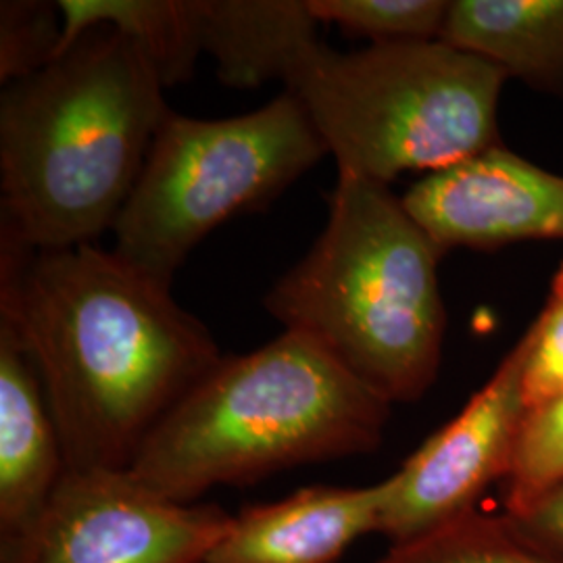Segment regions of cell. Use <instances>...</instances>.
Here are the masks:
<instances>
[{
    "instance_id": "cell-18",
    "label": "cell",
    "mask_w": 563,
    "mask_h": 563,
    "mask_svg": "<svg viewBox=\"0 0 563 563\" xmlns=\"http://www.w3.org/2000/svg\"><path fill=\"white\" fill-rule=\"evenodd\" d=\"M63 18L59 2H0V81L30 78L59 59Z\"/></svg>"
},
{
    "instance_id": "cell-11",
    "label": "cell",
    "mask_w": 563,
    "mask_h": 563,
    "mask_svg": "<svg viewBox=\"0 0 563 563\" xmlns=\"http://www.w3.org/2000/svg\"><path fill=\"white\" fill-rule=\"evenodd\" d=\"M67 472L38 369L0 322V549L21 541Z\"/></svg>"
},
{
    "instance_id": "cell-10",
    "label": "cell",
    "mask_w": 563,
    "mask_h": 563,
    "mask_svg": "<svg viewBox=\"0 0 563 563\" xmlns=\"http://www.w3.org/2000/svg\"><path fill=\"white\" fill-rule=\"evenodd\" d=\"M384 484L305 486L232 516L205 563H336L369 532H380Z\"/></svg>"
},
{
    "instance_id": "cell-3",
    "label": "cell",
    "mask_w": 563,
    "mask_h": 563,
    "mask_svg": "<svg viewBox=\"0 0 563 563\" xmlns=\"http://www.w3.org/2000/svg\"><path fill=\"white\" fill-rule=\"evenodd\" d=\"M393 405L311 336L284 330L222 357L142 444L130 472L178 504L299 465L374 453Z\"/></svg>"
},
{
    "instance_id": "cell-15",
    "label": "cell",
    "mask_w": 563,
    "mask_h": 563,
    "mask_svg": "<svg viewBox=\"0 0 563 563\" xmlns=\"http://www.w3.org/2000/svg\"><path fill=\"white\" fill-rule=\"evenodd\" d=\"M376 563H562L526 541L507 514L481 509L397 543Z\"/></svg>"
},
{
    "instance_id": "cell-13",
    "label": "cell",
    "mask_w": 563,
    "mask_h": 563,
    "mask_svg": "<svg viewBox=\"0 0 563 563\" xmlns=\"http://www.w3.org/2000/svg\"><path fill=\"white\" fill-rule=\"evenodd\" d=\"M307 0H205V53L225 86H286L322 42Z\"/></svg>"
},
{
    "instance_id": "cell-20",
    "label": "cell",
    "mask_w": 563,
    "mask_h": 563,
    "mask_svg": "<svg viewBox=\"0 0 563 563\" xmlns=\"http://www.w3.org/2000/svg\"><path fill=\"white\" fill-rule=\"evenodd\" d=\"M511 522L526 541L563 563V486Z\"/></svg>"
},
{
    "instance_id": "cell-4",
    "label": "cell",
    "mask_w": 563,
    "mask_h": 563,
    "mask_svg": "<svg viewBox=\"0 0 563 563\" xmlns=\"http://www.w3.org/2000/svg\"><path fill=\"white\" fill-rule=\"evenodd\" d=\"M443 255L390 186L339 174L322 234L263 307L284 330L320 342L384 401H418L443 362Z\"/></svg>"
},
{
    "instance_id": "cell-5",
    "label": "cell",
    "mask_w": 563,
    "mask_h": 563,
    "mask_svg": "<svg viewBox=\"0 0 563 563\" xmlns=\"http://www.w3.org/2000/svg\"><path fill=\"white\" fill-rule=\"evenodd\" d=\"M507 76L441 41L376 42L355 53L320 44L284 90L302 102L339 174L390 186L504 144Z\"/></svg>"
},
{
    "instance_id": "cell-2",
    "label": "cell",
    "mask_w": 563,
    "mask_h": 563,
    "mask_svg": "<svg viewBox=\"0 0 563 563\" xmlns=\"http://www.w3.org/2000/svg\"><path fill=\"white\" fill-rule=\"evenodd\" d=\"M163 90L141 51L104 25L2 86V236L59 251L113 230L172 113Z\"/></svg>"
},
{
    "instance_id": "cell-6",
    "label": "cell",
    "mask_w": 563,
    "mask_h": 563,
    "mask_svg": "<svg viewBox=\"0 0 563 563\" xmlns=\"http://www.w3.org/2000/svg\"><path fill=\"white\" fill-rule=\"evenodd\" d=\"M325 155L320 132L288 90L228 120L172 111L113 225V251L172 286L209 232L262 211Z\"/></svg>"
},
{
    "instance_id": "cell-8",
    "label": "cell",
    "mask_w": 563,
    "mask_h": 563,
    "mask_svg": "<svg viewBox=\"0 0 563 563\" xmlns=\"http://www.w3.org/2000/svg\"><path fill=\"white\" fill-rule=\"evenodd\" d=\"M523 362L520 339L462 411L384 478L380 534L390 543L476 511L484 493L504 483L528 416Z\"/></svg>"
},
{
    "instance_id": "cell-14",
    "label": "cell",
    "mask_w": 563,
    "mask_h": 563,
    "mask_svg": "<svg viewBox=\"0 0 563 563\" xmlns=\"http://www.w3.org/2000/svg\"><path fill=\"white\" fill-rule=\"evenodd\" d=\"M60 55L95 27L123 34L148 60L163 88L195 76L205 53V0H59Z\"/></svg>"
},
{
    "instance_id": "cell-16",
    "label": "cell",
    "mask_w": 563,
    "mask_h": 563,
    "mask_svg": "<svg viewBox=\"0 0 563 563\" xmlns=\"http://www.w3.org/2000/svg\"><path fill=\"white\" fill-rule=\"evenodd\" d=\"M499 486L509 518L563 486V393L528 409L509 474Z\"/></svg>"
},
{
    "instance_id": "cell-1",
    "label": "cell",
    "mask_w": 563,
    "mask_h": 563,
    "mask_svg": "<svg viewBox=\"0 0 563 563\" xmlns=\"http://www.w3.org/2000/svg\"><path fill=\"white\" fill-rule=\"evenodd\" d=\"M0 322L38 369L67 470H130L142 444L223 355L172 286L81 244L2 236Z\"/></svg>"
},
{
    "instance_id": "cell-19",
    "label": "cell",
    "mask_w": 563,
    "mask_h": 563,
    "mask_svg": "<svg viewBox=\"0 0 563 563\" xmlns=\"http://www.w3.org/2000/svg\"><path fill=\"white\" fill-rule=\"evenodd\" d=\"M523 399L528 409L563 393V263L551 282L541 316L522 336Z\"/></svg>"
},
{
    "instance_id": "cell-17",
    "label": "cell",
    "mask_w": 563,
    "mask_h": 563,
    "mask_svg": "<svg viewBox=\"0 0 563 563\" xmlns=\"http://www.w3.org/2000/svg\"><path fill=\"white\" fill-rule=\"evenodd\" d=\"M320 23L376 42L439 41L449 2L444 0H307Z\"/></svg>"
},
{
    "instance_id": "cell-9",
    "label": "cell",
    "mask_w": 563,
    "mask_h": 563,
    "mask_svg": "<svg viewBox=\"0 0 563 563\" xmlns=\"http://www.w3.org/2000/svg\"><path fill=\"white\" fill-rule=\"evenodd\" d=\"M443 246L493 251L518 242H563V176L504 144L426 174L401 197Z\"/></svg>"
},
{
    "instance_id": "cell-7",
    "label": "cell",
    "mask_w": 563,
    "mask_h": 563,
    "mask_svg": "<svg viewBox=\"0 0 563 563\" xmlns=\"http://www.w3.org/2000/svg\"><path fill=\"white\" fill-rule=\"evenodd\" d=\"M230 523L220 505L172 501L130 470H67L0 563H205Z\"/></svg>"
},
{
    "instance_id": "cell-12",
    "label": "cell",
    "mask_w": 563,
    "mask_h": 563,
    "mask_svg": "<svg viewBox=\"0 0 563 563\" xmlns=\"http://www.w3.org/2000/svg\"><path fill=\"white\" fill-rule=\"evenodd\" d=\"M439 41L563 97V0H453Z\"/></svg>"
}]
</instances>
